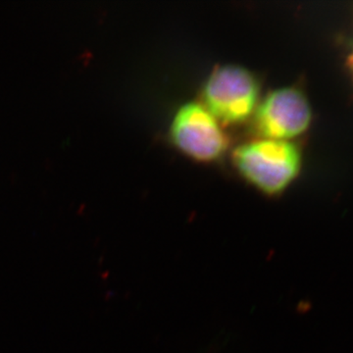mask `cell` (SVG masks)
I'll list each match as a JSON object with an SVG mask.
<instances>
[{
  "instance_id": "obj_1",
  "label": "cell",
  "mask_w": 353,
  "mask_h": 353,
  "mask_svg": "<svg viewBox=\"0 0 353 353\" xmlns=\"http://www.w3.org/2000/svg\"><path fill=\"white\" fill-rule=\"evenodd\" d=\"M236 172L254 189L280 196L299 176L301 148L292 141L260 138L239 145L232 154Z\"/></svg>"
},
{
  "instance_id": "obj_2",
  "label": "cell",
  "mask_w": 353,
  "mask_h": 353,
  "mask_svg": "<svg viewBox=\"0 0 353 353\" xmlns=\"http://www.w3.org/2000/svg\"><path fill=\"white\" fill-rule=\"evenodd\" d=\"M202 105L218 122L241 124L254 114L259 104V79L250 70L225 64L211 72L202 88Z\"/></svg>"
},
{
  "instance_id": "obj_3",
  "label": "cell",
  "mask_w": 353,
  "mask_h": 353,
  "mask_svg": "<svg viewBox=\"0 0 353 353\" xmlns=\"http://www.w3.org/2000/svg\"><path fill=\"white\" fill-rule=\"evenodd\" d=\"M170 138L185 157L208 163L219 159L227 150L228 138L220 123L199 102H187L172 120Z\"/></svg>"
},
{
  "instance_id": "obj_4",
  "label": "cell",
  "mask_w": 353,
  "mask_h": 353,
  "mask_svg": "<svg viewBox=\"0 0 353 353\" xmlns=\"http://www.w3.org/2000/svg\"><path fill=\"white\" fill-rule=\"evenodd\" d=\"M312 118V108L303 90L279 88L259 101L254 127L260 138L290 141L307 131Z\"/></svg>"
},
{
  "instance_id": "obj_5",
  "label": "cell",
  "mask_w": 353,
  "mask_h": 353,
  "mask_svg": "<svg viewBox=\"0 0 353 353\" xmlns=\"http://www.w3.org/2000/svg\"><path fill=\"white\" fill-rule=\"evenodd\" d=\"M348 65H350V68L352 70V75H353V46L352 48V51H350V57H348Z\"/></svg>"
}]
</instances>
